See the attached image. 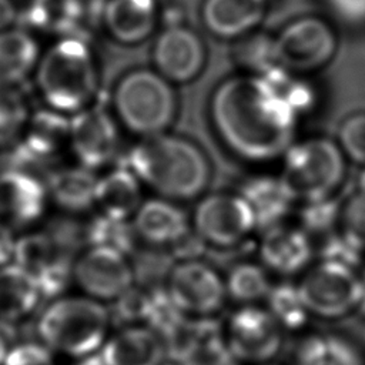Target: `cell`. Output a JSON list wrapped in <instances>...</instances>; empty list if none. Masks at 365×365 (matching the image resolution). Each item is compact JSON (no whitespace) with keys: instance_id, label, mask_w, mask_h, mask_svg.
<instances>
[{"instance_id":"8d00e7d4","label":"cell","mask_w":365,"mask_h":365,"mask_svg":"<svg viewBox=\"0 0 365 365\" xmlns=\"http://www.w3.org/2000/svg\"><path fill=\"white\" fill-rule=\"evenodd\" d=\"M339 232L365 248V194L356 191L341 204Z\"/></svg>"},{"instance_id":"4fadbf2b","label":"cell","mask_w":365,"mask_h":365,"mask_svg":"<svg viewBox=\"0 0 365 365\" xmlns=\"http://www.w3.org/2000/svg\"><path fill=\"white\" fill-rule=\"evenodd\" d=\"M13 262L34 278L43 297L58 295L73 281V252L47 230L19 235Z\"/></svg>"},{"instance_id":"ab89813d","label":"cell","mask_w":365,"mask_h":365,"mask_svg":"<svg viewBox=\"0 0 365 365\" xmlns=\"http://www.w3.org/2000/svg\"><path fill=\"white\" fill-rule=\"evenodd\" d=\"M17 237L13 230L0 225V267L14 261Z\"/></svg>"},{"instance_id":"2e32d148","label":"cell","mask_w":365,"mask_h":365,"mask_svg":"<svg viewBox=\"0 0 365 365\" xmlns=\"http://www.w3.org/2000/svg\"><path fill=\"white\" fill-rule=\"evenodd\" d=\"M153 68L173 84L197 78L207 63V48L191 27L170 23L155 36L151 47Z\"/></svg>"},{"instance_id":"7402d4cb","label":"cell","mask_w":365,"mask_h":365,"mask_svg":"<svg viewBox=\"0 0 365 365\" xmlns=\"http://www.w3.org/2000/svg\"><path fill=\"white\" fill-rule=\"evenodd\" d=\"M167 345L158 329L150 325H130L101 346L106 365H164Z\"/></svg>"},{"instance_id":"ee69618b","label":"cell","mask_w":365,"mask_h":365,"mask_svg":"<svg viewBox=\"0 0 365 365\" xmlns=\"http://www.w3.org/2000/svg\"><path fill=\"white\" fill-rule=\"evenodd\" d=\"M359 277H361V279H362V282H364V285H365V248H364V252H362V257H361V261H359Z\"/></svg>"},{"instance_id":"7bdbcfd3","label":"cell","mask_w":365,"mask_h":365,"mask_svg":"<svg viewBox=\"0 0 365 365\" xmlns=\"http://www.w3.org/2000/svg\"><path fill=\"white\" fill-rule=\"evenodd\" d=\"M7 354H9V351H7L6 342H4V339H3V336H1V334H0V365L4 364Z\"/></svg>"},{"instance_id":"836d02e7","label":"cell","mask_w":365,"mask_h":365,"mask_svg":"<svg viewBox=\"0 0 365 365\" xmlns=\"http://www.w3.org/2000/svg\"><path fill=\"white\" fill-rule=\"evenodd\" d=\"M234 56L245 73L261 76L277 66L274 58V37L251 33L237 40Z\"/></svg>"},{"instance_id":"f35d334b","label":"cell","mask_w":365,"mask_h":365,"mask_svg":"<svg viewBox=\"0 0 365 365\" xmlns=\"http://www.w3.org/2000/svg\"><path fill=\"white\" fill-rule=\"evenodd\" d=\"M331 11L351 24L365 23V0H324Z\"/></svg>"},{"instance_id":"7c38bea8","label":"cell","mask_w":365,"mask_h":365,"mask_svg":"<svg viewBox=\"0 0 365 365\" xmlns=\"http://www.w3.org/2000/svg\"><path fill=\"white\" fill-rule=\"evenodd\" d=\"M191 227L207 245L217 248L240 245L258 228L254 211L240 192L202 197L194 208Z\"/></svg>"},{"instance_id":"d6986e66","label":"cell","mask_w":365,"mask_h":365,"mask_svg":"<svg viewBox=\"0 0 365 365\" xmlns=\"http://www.w3.org/2000/svg\"><path fill=\"white\" fill-rule=\"evenodd\" d=\"M131 224L140 244L158 250H171L192 230L182 208L163 197L144 200Z\"/></svg>"},{"instance_id":"f6af8a7d","label":"cell","mask_w":365,"mask_h":365,"mask_svg":"<svg viewBox=\"0 0 365 365\" xmlns=\"http://www.w3.org/2000/svg\"><path fill=\"white\" fill-rule=\"evenodd\" d=\"M259 365H281V364H274V361H271V362H265V364H259Z\"/></svg>"},{"instance_id":"30bf717a","label":"cell","mask_w":365,"mask_h":365,"mask_svg":"<svg viewBox=\"0 0 365 365\" xmlns=\"http://www.w3.org/2000/svg\"><path fill=\"white\" fill-rule=\"evenodd\" d=\"M222 336L230 356L248 365L274 361L284 345V328L258 304L240 305L228 317Z\"/></svg>"},{"instance_id":"ffe728a7","label":"cell","mask_w":365,"mask_h":365,"mask_svg":"<svg viewBox=\"0 0 365 365\" xmlns=\"http://www.w3.org/2000/svg\"><path fill=\"white\" fill-rule=\"evenodd\" d=\"M258 257L269 272L279 275L302 274L312 258L309 234L301 227L284 222L269 227L259 240Z\"/></svg>"},{"instance_id":"603a6c76","label":"cell","mask_w":365,"mask_h":365,"mask_svg":"<svg viewBox=\"0 0 365 365\" xmlns=\"http://www.w3.org/2000/svg\"><path fill=\"white\" fill-rule=\"evenodd\" d=\"M265 10L264 0H204L201 21L217 38L240 40L261 24Z\"/></svg>"},{"instance_id":"e0dca14e","label":"cell","mask_w":365,"mask_h":365,"mask_svg":"<svg viewBox=\"0 0 365 365\" xmlns=\"http://www.w3.org/2000/svg\"><path fill=\"white\" fill-rule=\"evenodd\" d=\"M48 194L44 180L27 170H0V225L14 232L30 230L46 214Z\"/></svg>"},{"instance_id":"5b68a950","label":"cell","mask_w":365,"mask_h":365,"mask_svg":"<svg viewBox=\"0 0 365 365\" xmlns=\"http://www.w3.org/2000/svg\"><path fill=\"white\" fill-rule=\"evenodd\" d=\"M110 321L103 302L87 295L61 297L41 314L38 334L50 348L84 358L104 345Z\"/></svg>"},{"instance_id":"d6a6232c","label":"cell","mask_w":365,"mask_h":365,"mask_svg":"<svg viewBox=\"0 0 365 365\" xmlns=\"http://www.w3.org/2000/svg\"><path fill=\"white\" fill-rule=\"evenodd\" d=\"M265 301L267 308L277 318L284 331L302 328L309 317L297 285L285 282L272 285Z\"/></svg>"},{"instance_id":"7a4b0ae2","label":"cell","mask_w":365,"mask_h":365,"mask_svg":"<svg viewBox=\"0 0 365 365\" xmlns=\"http://www.w3.org/2000/svg\"><path fill=\"white\" fill-rule=\"evenodd\" d=\"M120 164L127 165L158 197L175 202L200 197L211 178V165L202 148L168 131L140 138Z\"/></svg>"},{"instance_id":"f1b7e54d","label":"cell","mask_w":365,"mask_h":365,"mask_svg":"<svg viewBox=\"0 0 365 365\" xmlns=\"http://www.w3.org/2000/svg\"><path fill=\"white\" fill-rule=\"evenodd\" d=\"M288 365H364V361L346 339L312 334L297 342Z\"/></svg>"},{"instance_id":"4316f807","label":"cell","mask_w":365,"mask_h":365,"mask_svg":"<svg viewBox=\"0 0 365 365\" xmlns=\"http://www.w3.org/2000/svg\"><path fill=\"white\" fill-rule=\"evenodd\" d=\"M254 211L258 228H269L284 222L295 202L279 177H254L247 180L240 191Z\"/></svg>"},{"instance_id":"277c9868","label":"cell","mask_w":365,"mask_h":365,"mask_svg":"<svg viewBox=\"0 0 365 365\" xmlns=\"http://www.w3.org/2000/svg\"><path fill=\"white\" fill-rule=\"evenodd\" d=\"M110 108L123 130L144 138L171 128L178 113L174 84L154 68L135 67L114 83Z\"/></svg>"},{"instance_id":"1f68e13d","label":"cell","mask_w":365,"mask_h":365,"mask_svg":"<svg viewBox=\"0 0 365 365\" xmlns=\"http://www.w3.org/2000/svg\"><path fill=\"white\" fill-rule=\"evenodd\" d=\"M31 113L21 87L0 88V148H10L21 138Z\"/></svg>"},{"instance_id":"83f0119b","label":"cell","mask_w":365,"mask_h":365,"mask_svg":"<svg viewBox=\"0 0 365 365\" xmlns=\"http://www.w3.org/2000/svg\"><path fill=\"white\" fill-rule=\"evenodd\" d=\"M43 297L34 278L16 262L0 267V322L26 318Z\"/></svg>"},{"instance_id":"52a82bcc","label":"cell","mask_w":365,"mask_h":365,"mask_svg":"<svg viewBox=\"0 0 365 365\" xmlns=\"http://www.w3.org/2000/svg\"><path fill=\"white\" fill-rule=\"evenodd\" d=\"M309 315L321 319H341L362 307L365 285L359 272L346 264L321 259L308 267L297 284Z\"/></svg>"},{"instance_id":"484cf974","label":"cell","mask_w":365,"mask_h":365,"mask_svg":"<svg viewBox=\"0 0 365 365\" xmlns=\"http://www.w3.org/2000/svg\"><path fill=\"white\" fill-rule=\"evenodd\" d=\"M41 53L31 30L14 26L0 31V88L21 87L34 74Z\"/></svg>"},{"instance_id":"ac0fdd59","label":"cell","mask_w":365,"mask_h":365,"mask_svg":"<svg viewBox=\"0 0 365 365\" xmlns=\"http://www.w3.org/2000/svg\"><path fill=\"white\" fill-rule=\"evenodd\" d=\"M161 19L158 0H104L100 20L117 44L134 47L148 40Z\"/></svg>"},{"instance_id":"f546056e","label":"cell","mask_w":365,"mask_h":365,"mask_svg":"<svg viewBox=\"0 0 365 365\" xmlns=\"http://www.w3.org/2000/svg\"><path fill=\"white\" fill-rule=\"evenodd\" d=\"M262 264L240 262L231 268L225 279L227 295L240 305H254L265 301L272 282Z\"/></svg>"},{"instance_id":"b9f144b4","label":"cell","mask_w":365,"mask_h":365,"mask_svg":"<svg viewBox=\"0 0 365 365\" xmlns=\"http://www.w3.org/2000/svg\"><path fill=\"white\" fill-rule=\"evenodd\" d=\"M78 365H106V364H104V361L101 359L100 355H97V356L88 355V356L81 358V362Z\"/></svg>"},{"instance_id":"8fae6325","label":"cell","mask_w":365,"mask_h":365,"mask_svg":"<svg viewBox=\"0 0 365 365\" xmlns=\"http://www.w3.org/2000/svg\"><path fill=\"white\" fill-rule=\"evenodd\" d=\"M121 125L110 106L94 103L71 115L70 154L76 163L98 171L121 160Z\"/></svg>"},{"instance_id":"cb8c5ba5","label":"cell","mask_w":365,"mask_h":365,"mask_svg":"<svg viewBox=\"0 0 365 365\" xmlns=\"http://www.w3.org/2000/svg\"><path fill=\"white\" fill-rule=\"evenodd\" d=\"M143 182L124 164L110 167L98 177L96 208L98 212L121 221H131L143 204Z\"/></svg>"},{"instance_id":"8992f818","label":"cell","mask_w":365,"mask_h":365,"mask_svg":"<svg viewBox=\"0 0 365 365\" xmlns=\"http://www.w3.org/2000/svg\"><path fill=\"white\" fill-rule=\"evenodd\" d=\"M346 157L336 141L312 137L294 143L282 155L279 180L295 202L332 197L345 178Z\"/></svg>"},{"instance_id":"e575fe53","label":"cell","mask_w":365,"mask_h":365,"mask_svg":"<svg viewBox=\"0 0 365 365\" xmlns=\"http://www.w3.org/2000/svg\"><path fill=\"white\" fill-rule=\"evenodd\" d=\"M341 204L332 197L312 202H304L301 211V228L308 234L327 232L339 221Z\"/></svg>"},{"instance_id":"ba28073f","label":"cell","mask_w":365,"mask_h":365,"mask_svg":"<svg viewBox=\"0 0 365 365\" xmlns=\"http://www.w3.org/2000/svg\"><path fill=\"white\" fill-rule=\"evenodd\" d=\"M338 38L332 26L318 16H302L274 36L275 64L292 74L325 67L335 56Z\"/></svg>"},{"instance_id":"44dd1931","label":"cell","mask_w":365,"mask_h":365,"mask_svg":"<svg viewBox=\"0 0 365 365\" xmlns=\"http://www.w3.org/2000/svg\"><path fill=\"white\" fill-rule=\"evenodd\" d=\"M96 171L80 164L51 168L44 178L50 202L63 214L78 217L96 208Z\"/></svg>"},{"instance_id":"3957f363","label":"cell","mask_w":365,"mask_h":365,"mask_svg":"<svg viewBox=\"0 0 365 365\" xmlns=\"http://www.w3.org/2000/svg\"><path fill=\"white\" fill-rule=\"evenodd\" d=\"M33 77L43 106L67 115L97 103L101 87L98 58L83 34L56 38L41 53Z\"/></svg>"},{"instance_id":"4dcf8cb0","label":"cell","mask_w":365,"mask_h":365,"mask_svg":"<svg viewBox=\"0 0 365 365\" xmlns=\"http://www.w3.org/2000/svg\"><path fill=\"white\" fill-rule=\"evenodd\" d=\"M84 244L86 247H111L131 255L138 245V238L131 221L114 220L97 212L84 224Z\"/></svg>"},{"instance_id":"6da1fadb","label":"cell","mask_w":365,"mask_h":365,"mask_svg":"<svg viewBox=\"0 0 365 365\" xmlns=\"http://www.w3.org/2000/svg\"><path fill=\"white\" fill-rule=\"evenodd\" d=\"M208 111L222 144L242 160L271 161L295 143L299 114L262 76L225 78L215 87Z\"/></svg>"},{"instance_id":"5bb4252c","label":"cell","mask_w":365,"mask_h":365,"mask_svg":"<svg viewBox=\"0 0 365 365\" xmlns=\"http://www.w3.org/2000/svg\"><path fill=\"white\" fill-rule=\"evenodd\" d=\"M71 115L43 106L33 110L21 138L11 145L10 168L27 170L34 174L38 168L53 164L70 148Z\"/></svg>"},{"instance_id":"d4e9b609","label":"cell","mask_w":365,"mask_h":365,"mask_svg":"<svg viewBox=\"0 0 365 365\" xmlns=\"http://www.w3.org/2000/svg\"><path fill=\"white\" fill-rule=\"evenodd\" d=\"M90 16L87 0H30L23 17L33 33L66 37L83 34Z\"/></svg>"},{"instance_id":"60d3db41","label":"cell","mask_w":365,"mask_h":365,"mask_svg":"<svg viewBox=\"0 0 365 365\" xmlns=\"http://www.w3.org/2000/svg\"><path fill=\"white\" fill-rule=\"evenodd\" d=\"M21 17V11L14 0H0V31L14 27Z\"/></svg>"},{"instance_id":"74e56055","label":"cell","mask_w":365,"mask_h":365,"mask_svg":"<svg viewBox=\"0 0 365 365\" xmlns=\"http://www.w3.org/2000/svg\"><path fill=\"white\" fill-rule=\"evenodd\" d=\"M3 365H54V361L43 345L21 344L9 351Z\"/></svg>"},{"instance_id":"9a60e30c","label":"cell","mask_w":365,"mask_h":365,"mask_svg":"<svg viewBox=\"0 0 365 365\" xmlns=\"http://www.w3.org/2000/svg\"><path fill=\"white\" fill-rule=\"evenodd\" d=\"M73 281L84 295L115 301L135 282L130 255L103 245L86 247L73 262Z\"/></svg>"},{"instance_id":"9c48e42d","label":"cell","mask_w":365,"mask_h":365,"mask_svg":"<svg viewBox=\"0 0 365 365\" xmlns=\"http://www.w3.org/2000/svg\"><path fill=\"white\" fill-rule=\"evenodd\" d=\"M164 291L181 315L195 319L212 318L228 298L225 279L200 258L175 262L167 272Z\"/></svg>"},{"instance_id":"bcb514c9","label":"cell","mask_w":365,"mask_h":365,"mask_svg":"<svg viewBox=\"0 0 365 365\" xmlns=\"http://www.w3.org/2000/svg\"><path fill=\"white\" fill-rule=\"evenodd\" d=\"M264 1H268V0H264Z\"/></svg>"},{"instance_id":"d590c367","label":"cell","mask_w":365,"mask_h":365,"mask_svg":"<svg viewBox=\"0 0 365 365\" xmlns=\"http://www.w3.org/2000/svg\"><path fill=\"white\" fill-rule=\"evenodd\" d=\"M336 143L348 160L365 167V113L348 115L341 123Z\"/></svg>"}]
</instances>
